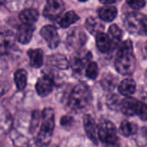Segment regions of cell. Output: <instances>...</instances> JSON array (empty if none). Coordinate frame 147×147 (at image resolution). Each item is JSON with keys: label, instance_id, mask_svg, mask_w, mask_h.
Wrapping results in <instances>:
<instances>
[{"label": "cell", "instance_id": "28", "mask_svg": "<svg viewBox=\"0 0 147 147\" xmlns=\"http://www.w3.org/2000/svg\"><path fill=\"white\" fill-rule=\"evenodd\" d=\"M137 116L140 117V120L142 121H147V104H146L143 102H139V107H138V110H137Z\"/></svg>", "mask_w": 147, "mask_h": 147}, {"label": "cell", "instance_id": "15", "mask_svg": "<svg viewBox=\"0 0 147 147\" xmlns=\"http://www.w3.org/2000/svg\"><path fill=\"white\" fill-rule=\"evenodd\" d=\"M47 65H52L59 70H65L69 67L70 61L66 59L65 55L62 54H53L49 56L47 59Z\"/></svg>", "mask_w": 147, "mask_h": 147}, {"label": "cell", "instance_id": "33", "mask_svg": "<svg viewBox=\"0 0 147 147\" xmlns=\"http://www.w3.org/2000/svg\"><path fill=\"white\" fill-rule=\"evenodd\" d=\"M144 50H145V53H146V57H147V40L146 41V43H145Z\"/></svg>", "mask_w": 147, "mask_h": 147}, {"label": "cell", "instance_id": "8", "mask_svg": "<svg viewBox=\"0 0 147 147\" xmlns=\"http://www.w3.org/2000/svg\"><path fill=\"white\" fill-rule=\"evenodd\" d=\"M40 35L43 37V39L46 40L47 46L54 49L56 48L59 44V36L56 30V28L52 25H46L44 26L40 32Z\"/></svg>", "mask_w": 147, "mask_h": 147}, {"label": "cell", "instance_id": "27", "mask_svg": "<svg viewBox=\"0 0 147 147\" xmlns=\"http://www.w3.org/2000/svg\"><path fill=\"white\" fill-rule=\"evenodd\" d=\"M85 75L90 79H96L98 76V66L96 62H90L86 67Z\"/></svg>", "mask_w": 147, "mask_h": 147}, {"label": "cell", "instance_id": "29", "mask_svg": "<svg viewBox=\"0 0 147 147\" xmlns=\"http://www.w3.org/2000/svg\"><path fill=\"white\" fill-rule=\"evenodd\" d=\"M127 3L134 9H140L146 6L145 0H126Z\"/></svg>", "mask_w": 147, "mask_h": 147}, {"label": "cell", "instance_id": "9", "mask_svg": "<svg viewBox=\"0 0 147 147\" xmlns=\"http://www.w3.org/2000/svg\"><path fill=\"white\" fill-rule=\"evenodd\" d=\"M53 85H54L53 79L50 76L45 74L38 78L35 84V90L40 96L44 97L48 96L53 91Z\"/></svg>", "mask_w": 147, "mask_h": 147}, {"label": "cell", "instance_id": "5", "mask_svg": "<svg viewBox=\"0 0 147 147\" xmlns=\"http://www.w3.org/2000/svg\"><path fill=\"white\" fill-rule=\"evenodd\" d=\"M99 140L107 145H115L118 140L117 130L115 125L107 120H102L97 126Z\"/></svg>", "mask_w": 147, "mask_h": 147}, {"label": "cell", "instance_id": "22", "mask_svg": "<svg viewBox=\"0 0 147 147\" xmlns=\"http://www.w3.org/2000/svg\"><path fill=\"white\" fill-rule=\"evenodd\" d=\"M79 20V16L78 14H76L74 11L70 10L67 11L65 15H63L60 19L59 20V25L63 28H68L69 26H71V24L75 23L76 22H78Z\"/></svg>", "mask_w": 147, "mask_h": 147}, {"label": "cell", "instance_id": "4", "mask_svg": "<svg viewBox=\"0 0 147 147\" xmlns=\"http://www.w3.org/2000/svg\"><path fill=\"white\" fill-rule=\"evenodd\" d=\"M123 23L127 31L134 34L147 36V16L141 13H127L123 16Z\"/></svg>", "mask_w": 147, "mask_h": 147}, {"label": "cell", "instance_id": "35", "mask_svg": "<svg viewBox=\"0 0 147 147\" xmlns=\"http://www.w3.org/2000/svg\"><path fill=\"white\" fill-rule=\"evenodd\" d=\"M78 1H80V2H83V3H84V2H86L87 0H78Z\"/></svg>", "mask_w": 147, "mask_h": 147}, {"label": "cell", "instance_id": "30", "mask_svg": "<svg viewBox=\"0 0 147 147\" xmlns=\"http://www.w3.org/2000/svg\"><path fill=\"white\" fill-rule=\"evenodd\" d=\"M39 119H40V115L38 111H35L33 113V117H32V121H31V125H30V132L33 133L34 130H35V128L38 126L39 123Z\"/></svg>", "mask_w": 147, "mask_h": 147}, {"label": "cell", "instance_id": "7", "mask_svg": "<svg viewBox=\"0 0 147 147\" xmlns=\"http://www.w3.org/2000/svg\"><path fill=\"white\" fill-rule=\"evenodd\" d=\"M65 9L63 0H47L43 15L46 18L50 20H56L59 18Z\"/></svg>", "mask_w": 147, "mask_h": 147}, {"label": "cell", "instance_id": "16", "mask_svg": "<svg viewBox=\"0 0 147 147\" xmlns=\"http://www.w3.org/2000/svg\"><path fill=\"white\" fill-rule=\"evenodd\" d=\"M118 11L115 6H110V4H106L98 9L99 18L103 22H112L117 16Z\"/></svg>", "mask_w": 147, "mask_h": 147}, {"label": "cell", "instance_id": "18", "mask_svg": "<svg viewBox=\"0 0 147 147\" xmlns=\"http://www.w3.org/2000/svg\"><path fill=\"white\" fill-rule=\"evenodd\" d=\"M38 18H39V12L37 9H23L19 15V19L22 23L33 24L38 20Z\"/></svg>", "mask_w": 147, "mask_h": 147}, {"label": "cell", "instance_id": "17", "mask_svg": "<svg viewBox=\"0 0 147 147\" xmlns=\"http://www.w3.org/2000/svg\"><path fill=\"white\" fill-rule=\"evenodd\" d=\"M119 92L125 96H131L136 90V83L132 78H126L118 86Z\"/></svg>", "mask_w": 147, "mask_h": 147}, {"label": "cell", "instance_id": "1", "mask_svg": "<svg viewBox=\"0 0 147 147\" xmlns=\"http://www.w3.org/2000/svg\"><path fill=\"white\" fill-rule=\"evenodd\" d=\"M115 66L121 75L127 76L134 73L136 67V59L134 53L133 43L130 40H127L120 45L115 60Z\"/></svg>", "mask_w": 147, "mask_h": 147}, {"label": "cell", "instance_id": "3", "mask_svg": "<svg viewBox=\"0 0 147 147\" xmlns=\"http://www.w3.org/2000/svg\"><path fill=\"white\" fill-rule=\"evenodd\" d=\"M41 127L36 138L37 146L50 144L54 129V112L51 108H46L41 113Z\"/></svg>", "mask_w": 147, "mask_h": 147}, {"label": "cell", "instance_id": "31", "mask_svg": "<svg viewBox=\"0 0 147 147\" xmlns=\"http://www.w3.org/2000/svg\"><path fill=\"white\" fill-rule=\"evenodd\" d=\"M72 122H73V118L71 117V116H68V115L63 116V117L61 118V121H60V124H61V126L64 127H71Z\"/></svg>", "mask_w": 147, "mask_h": 147}, {"label": "cell", "instance_id": "11", "mask_svg": "<svg viewBox=\"0 0 147 147\" xmlns=\"http://www.w3.org/2000/svg\"><path fill=\"white\" fill-rule=\"evenodd\" d=\"M84 131L88 136V138L94 143L98 144V134H97V127L96 125V122L91 115H85L84 117Z\"/></svg>", "mask_w": 147, "mask_h": 147}, {"label": "cell", "instance_id": "19", "mask_svg": "<svg viewBox=\"0 0 147 147\" xmlns=\"http://www.w3.org/2000/svg\"><path fill=\"white\" fill-rule=\"evenodd\" d=\"M85 28L91 34L96 35L98 33L102 32L104 29V25L98 19L90 16L85 22Z\"/></svg>", "mask_w": 147, "mask_h": 147}, {"label": "cell", "instance_id": "12", "mask_svg": "<svg viewBox=\"0 0 147 147\" xmlns=\"http://www.w3.org/2000/svg\"><path fill=\"white\" fill-rule=\"evenodd\" d=\"M34 29V28L33 24H28V23L21 24L17 28V30L16 33V39L21 44L28 43L32 39Z\"/></svg>", "mask_w": 147, "mask_h": 147}, {"label": "cell", "instance_id": "34", "mask_svg": "<svg viewBox=\"0 0 147 147\" xmlns=\"http://www.w3.org/2000/svg\"><path fill=\"white\" fill-rule=\"evenodd\" d=\"M145 78H146V83L147 84V71L146 72V75H145Z\"/></svg>", "mask_w": 147, "mask_h": 147}, {"label": "cell", "instance_id": "20", "mask_svg": "<svg viewBox=\"0 0 147 147\" xmlns=\"http://www.w3.org/2000/svg\"><path fill=\"white\" fill-rule=\"evenodd\" d=\"M30 65L34 68H40L43 64V52L40 49H30L28 51Z\"/></svg>", "mask_w": 147, "mask_h": 147}, {"label": "cell", "instance_id": "24", "mask_svg": "<svg viewBox=\"0 0 147 147\" xmlns=\"http://www.w3.org/2000/svg\"><path fill=\"white\" fill-rule=\"evenodd\" d=\"M27 78L28 74L24 69L17 70L14 74V80L18 90H23L27 85Z\"/></svg>", "mask_w": 147, "mask_h": 147}, {"label": "cell", "instance_id": "2", "mask_svg": "<svg viewBox=\"0 0 147 147\" xmlns=\"http://www.w3.org/2000/svg\"><path fill=\"white\" fill-rule=\"evenodd\" d=\"M91 100L90 90L87 85L79 84L71 91L68 97V106L75 112H80L87 109Z\"/></svg>", "mask_w": 147, "mask_h": 147}, {"label": "cell", "instance_id": "23", "mask_svg": "<svg viewBox=\"0 0 147 147\" xmlns=\"http://www.w3.org/2000/svg\"><path fill=\"white\" fill-rule=\"evenodd\" d=\"M120 132L124 137H129L138 133V127L136 124L128 121H124L120 126Z\"/></svg>", "mask_w": 147, "mask_h": 147}, {"label": "cell", "instance_id": "10", "mask_svg": "<svg viewBox=\"0 0 147 147\" xmlns=\"http://www.w3.org/2000/svg\"><path fill=\"white\" fill-rule=\"evenodd\" d=\"M86 35L80 28H73L70 34H68L67 43L71 47L80 48L86 42Z\"/></svg>", "mask_w": 147, "mask_h": 147}, {"label": "cell", "instance_id": "6", "mask_svg": "<svg viewBox=\"0 0 147 147\" xmlns=\"http://www.w3.org/2000/svg\"><path fill=\"white\" fill-rule=\"evenodd\" d=\"M92 54L90 51H80L78 53H74L70 59V65L73 71L79 73L87 67L89 63L90 62Z\"/></svg>", "mask_w": 147, "mask_h": 147}, {"label": "cell", "instance_id": "21", "mask_svg": "<svg viewBox=\"0 0 147 147\" xmlns=\"http://www.w3.org/2000/svg\"><path fill=\"white\" fill-rule=\"evenodd\" d=\"M101 85L106 91H112L117 86L118 78L112 73H105L101 79Z\"/></svg>", "mask_w": 147, "mask_h": 147}, {"label": "cell", "instance_id": "25", "mask_svg": "<svg viewBox=\"0 0 147 147\" xmlns=\"http://www.w3.org/2000/svg\"><path fill=\"white\" fill-rule=\"evenodd\" d=\"M109 35L112 40L113 47H116L120 44L122 38V31L121 29L115 24H113L109 28Z\"/></svg>", "mask_w": 147, "mask_h": 147}, {"label": "cell", "instance_id": "32", "mask_svg": "<svg viewBox=\"0 0 147 147\" xmlns=\"http://www.w3.org/2000/svg\"><path fill=\"white\" fill-rule=\"evenodd\" d=\"M103 4H112L116 2V0H99Z\"/></svg>", "mask_w": 147, "mask_h": 147}, {"label": "cell", "instance_id": "13", "mask_svg": "<svg viewBox=\"0 0 147 147\" xmlns=\"http://www.w3.org/2000/svg\"><path fill=\"white\" fill-rule=\"evenodd\" d=\"M139 102L140 101L136 100L135 98L127 96V98L122 100L121 110L125 115H127V116L136 115L138 107H139Z\"/></svg>", "mask_w": 147, "mask_h": 147}, {"label": "cell", "instance_id": "14", "mask_svg": "<svg viewBox=\"0 0 147 147\" xmlns=\"http://www.w3.org/2000/svg\"><path fill=\"white\" fill-rule=\"evenodd\" d=\"M96 43L98 50L101 53H108L113 47L109 35L104 34L103 32L98 33L96 35Z\"/></svg>", "mask_w": 147, "mask_h": 147}, {"label": "cell", "instance_id": "26", "mask_svg": "<svg viewBox=\"0 0 147 147\" xmlns=\"http://www.w3.org/2000/svg\"><path fill=\"white\" fill-rule=\"evenodd\" d=\"M122 100H121L120 96L117 95H111L108 97L107 100V104L109 109L113 110H119L121 109Z\"/></svg>", "mask_w": 147, "mask_h": 147}]
</instances>
